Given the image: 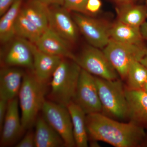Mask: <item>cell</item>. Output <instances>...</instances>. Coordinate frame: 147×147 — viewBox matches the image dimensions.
<instances>
[{"label": "cell", "mask_w": 147, "mask_h": 147, "mask_svg": "<svg viewBox=\"0 0 147 147\" xmlns=\"http://www.w3.org/2000/svg\"><path fill=\"white\" fill-rule=\"evenodd\" d=\"M75 62L95 76L109 80L120 78L103 50L92 45L84 47L80 55L76 56Z\"/></svg>", "instance_id": "8992f818"}, {"label": "cell", "mask_w": 147, "mask_h": 147, "mask_svg": "<svg viewBox=\"0 0 147 147\" xmlns=\"http://www.w3.org/2000/svg\"><path fill=\"white\" fill-rule=\"evenodd\" d=\"M23 0H16L0 19V41L5 44L14 38L16 35L15 26L21 11Z\"/></svg>", "instance_id": "ffe728a7"}, {"label": "cell", "mask_w": 147, "mask_h": 147, "mask_svg": "<svg viewBox=\"0 0 147 147\" xmlns=\"http://www.w3.org/2000/svg\"><path fill=\"white\" fill-rule=\"evenodd\" d=\"M34 125L35 147H65L62 138L42 116L37 117Z\"/></svg>", "instance_id": "e0dca14e"}, {"label": "cell", "mask_w": 147, "mask_h": 147, "mask_svg": "<svg viewBox=\"0 0 147 147\" xmlns=\"http://www.w3.org/2000/svg\"><path fill=\"white\" fill-rule=\"evenodd\" d=\"M16 147H35L34 131L30 129L24 138L18 143Z\"/></svg>", "instance_id": "484cf974"}, {"label": "cell", "mask_w": 147, "mask_h": 147, "mask_svg": "<svg viewBox=\"0 0 147 147\" xmlns=\"http://www.w3.org/2000/svg\"><path fill=\"white\" fill-rule=\"evenodd\" d=\"M60 5L49 7V27L69 43L76 42L79 36V28L69 11Z\"/></svg>", "instance_id": "30bf717a"}, {"label": "cell", "mask_w": 147, "mask_h": 147, "mask_svg": "<svg viewBox=\"0 0 147 147\" xmlns=\"http://www.w3.org/2000/svg\"><path fill=\"white\" fill-rule=\"evenodd\" d=\"M19 104L18 97L8 101L7 112L1 130V147L13 145L25 131L19 117Z\"/></svg>", "instance_id": "8fae6325"}, {"label": "cell", "mask_w": 147, "mask_h": 147, "mask_svg": "<svg viewBox=\"0 0 147 147\" xmlns=\"http://www.w3.org/2000/svg\"><path fill=\"white\" fill-rule=\"evenodd\" d=\"M86 124L91 140L115 147H147L145 129L130 121L121 122L102 113H92L86 115Z\"/></svg>", "instance_id": "6da1fadb"}, {"label": "cell", "mask_w": 147, "mask_h": 147, "mask_svg": "<svg viewBox=\"0 0 147 147\" xmlns=\"http://www.w3.org/2000/svg\"><path fill=\"white\" fill-rule=\"evenodd\" d=\"M72 18L90 45L100 49L108 45L110 39V27L81 13H75Z\"/></svg>", "instance_id": "9c48e42d"}, {"label": "cell", "mask_w": 147, "mask_h": 147, "mask_svg": "<svg viewBox=\"0 0 147 147\" xmlns=\"http://www.w3.org/2000/svg\"><path fill=\"white\" fill-rule=\"evenodd\" d=\"M146 48L143 45L127 44L110 39L102 50L120 79L125 81L129 66L134 61H140Z\"/></svg>", "instance_id": "5b68a950"}, {"label": "cell", "mask_w": 147, "mask_h": 147, "mask_svg": "<svg viewBox=\"0 0 147 147\" xmlns=\"http://www.w3.org/2000/svg\"><path fill=\"white\" fill-rule=\"evenodd\" d=\"M125 95L129 121L147 129V93L142 90L125 88Z\"/></svg>", "instance_id": "5bb4252c"}, {"label": "cell", "mask_w": 147, "mask_h": 147, "mask_svg": "<svg viewBox=\"0 0 147 147\" xmlns=\"http://www.w3.org/2000/svg\"><path fill=\"white\" fill-rule=\"evenodd\" d=\"M16 0H0V16H2L9 9Z\"/></svg>", "instance_id": "f1b7e54d"}, {"label": "cell", "mask_w": 147, "mask_h": 147, "mask_svg": "<svg viewBox=\"0 0 147 147\" xmlns=\"http://www.w3.org/2000/svg\"><path fill=\"white\" fill-rule=\"evenodd\" d=\"M117 8L118 21L131 26L140 28L147 18V8L142 5L125 3Z\"/></svg>", "instance_id": "7402d4cb"}, {"label": "cell", "mask_w": 147, "mask_h": 147, "mask_svg": "<svg viewBox=\"0 0 147 147\" xmlns=\"http://www.w3.org/2000/svg\"><path fill=\"white\" fill-rule=\"evenodd\" d=\"M46 84L38 81L32 71L24 74L18 95L24 130L30 129L34 125L38 114L42 110L45 100Z\"/></svg>", "instance_id": "7a4b0ae2"}, {"label": "cell", "mask_w": 147, "mask_h": 147, "mask_svg": "<svg viewBox=\"0 0 147 147\" xmlns=\"http://www.w3.org/2000/svg\"><path fill=\"white\" fill-rule=\"evenodd\" d=\"M4 63L9 67H24L33 69V55L30 41L21 38L15 40L5 57Z\"/></svg>", "instance_id": "9a60e30c"}, {"label": "cell", "mask_w": 147, "mask_h": 147, "mask_svg": "<svg viewBox=\"0 0 147 147\" xmlns=\"http://www.w3.org/2000/svg\"><path fill=\"white\" fill-rule=\"evenodd\" d=\"M8 102L7 100L0 99V130L2 128L7 112Z\"/></svg>", "instance_id": "83f0119b"}, {"label": "cell", "mask_w": 147, "mask_h": 147, "mask_svg": "<svg viewBox=\"0 0 147 147\" xmlns=\"http://www.w3.org/2000/svg\"><path fill=\"white\" fill-rule=\"evenodd\" d=\"M120 1H122L124 2L125 3L130 2L131 1L133 0H120Z\"/></svg>", "instance_id": "836d02e7"}, {"label": "cell", "mask_w": 147, "mask_h": 147, "mask_svg": "<svg viewBox=\"0 0 147 147\" xmlns=\"http://www.w3.org/2000/svg\"><path fill=\"white\" fill-rule=\"evenodd\" d=\"M67 107L71 117L76 146L88 147L89 137L86 124V114L73 101Z\"/></svg>", "instance_id": "ac0fdd59"}, {"label": "cell", "mask_w": 147, "mask_h": 147, "mask_svg": "<svg viewBox=\"0 0 147 147\" xmlns=\"http://www.w3.org/2000/svg\"><path fill=\"white\" fill-rule=\"evenodd\" d=\"M110 39L127 44L143 45L140 28L131 26L118 21L110 27Z\"/></svg>", "instance_id": "d6986e66"}, {"label": "cell", "mask_w": 147, "mask_h": 147, "mask_svg": "<svg viewBox=\"0 0 147 147\" xmlns=\"http://www.w3.org/2000/svg\"><path fill=\"white\" fill-rule=\"evenodd\" d=\"M140 31L144 39L147 40V22L145 21L140 27Z\"/></svg>", "instance_id": "4dcf8cb0"}, {"label": "cell", "mask_w": 147, "mask_h": 147, "mask_svg": "<svg viewBox=\"0 0 147 147\" xmlns=\"http://www.w3.org/2000/svg\"><path fill=\"white\" fill-rule=\"evenodd\" d=\"M49 7L37 0H29L21 11L43 32L49 27Z\"/></svg>", "instance_id": "44dd1931"}, {"label": "cell", "mask_w": 147, "mask_h": 147, "mask_svg": "<svg viewBox=\"0 0 147 147\" xmlns=\"http://www.w3.org/2000/svg\"><path fill=\"white\" fill-rule=\"evenodd\" d=\"M142 90L144 91L145 92H146L147 93V83L145 84L144 86V88H143Z\"/></svg>", "instance_id": "d6a6232c"}, {"label": "cell", "mask_w": 147, "mask_h": 147, "mask_svg": "<svg viewBox=\"0 0 147 147\" xmlns=\"http://www.w3.org/2000/svg\"><path fill=\"white\" fill-rule=\"evenodd\" d=\"M30 44L33 55L32 71L38 81L47 84L63 58L46 54L30 41Z\"/></svg>", "instance_id": "4fadbf2b"}, {"label": "cell", "mask_w": 147, "mask_h": 147, "mask_svg": "<svg viewBox=\"0 0 147 147\" xmlns=\"http://www.w3.org/2000/svg\"><path fill=\"white\" fill-rule=\"evenodd\" d=\"M40 2L43 3L50 7L53 5H60L62 6L63 5L64 0H37Z\"/></svg>", "instance_id": "f546056e"}, {"label": "cell", "mask_w": 147, "mask_h": 147, "mask_svg": "<svg viewBox=\"0 0 147 147\" xmlns=\"http://www.w3.org/2000/svg\"><path fill=\"white\" fill-rule=\"evenodd\" d=\"M125 88L129 90H142L147 82V67L140 61L132 63L129 67Z\"/></svg>", "instance_id": "cb8c5ba5"}, {"label": "cell", "mask_w": 147, "mask_h": 147, "mask_svg": "<svg viewBox=\"0 0 147 147\" xmlns=\"http://www.w3.org/2000/svg\"><path fill=\"white\" fill-rule=\"evenodd\" d=\"M41 111L43 117L62 138L65 146L76 147L72 120L67 107L45 100Z\"/></svg>", "instance_id": "52a82bcc"}, {"label": "cell", "mask_w": 147, "mask_h": 147, "mask_svg": "<svg viewBox=\"0 0 147 147\" xmlns=\"http://www.w3.org/2000/svg\"><path fill=\"white\" fill-rule=\"evenodd\" d=\"M73 101L86 115L102 113L95 76L82 69Z\"/></svg>", "instance_id": "ba28073f"}, {"label": "cell", "mask_w": 147, "mask_h": 147, "mask_svg": "<svg viewBox=\"0 0 147 147\" xmlns=\"http://www.w3.org/2000/svg\"><path fill=\"white\" fill-rule=\"evenodd\" d=\"M140 62H141L143 64H144L146 67H147V47L144 56V57L142 58V60L140 61Z\"/></svg>", "instance_id": "1f68e13d"}, {"label": "cell", "mask_w": 147, "mask_h": 147, "mask_svg": "<svg viewBox=\"0 0 147 147\" xmlns=\"http://www.w3.org/2000/svg\"><path fill=\"white\" fill-rule=\"evenodd\" d=\"M101 6L100 0H88L86 6L87 11L88 13H96L100 9Z\"/></svg>", "instance_id": "4316f807"}, {"label": "cell", "mask_w": 147, "mask_h": 147, "mask_svg": "<svg viewBox=\"0 0 147 147\" xmlns=\"http://www.w3.org/2000/svg\"><path fill=\"white\" fill-rule=\"evenodd\" d=\"M15 33L18 37L35 44L43 32L21 10L15 24Z\"/></svg>", "instance_id": "603a6c76"}, {"label": "cell", "mask_w": 147, "mask_h": 147, "mask_svg": "<svg viewBox=\"0 0 147 147\" xmlns=\"http://www.w3.org/2000/svg\"><path fill=\"white\" fill-rule=\"evenodd\" d=\"M25 73L15 67L2 68L0 71V99L9 101L17 97Z\"/></svg>", "instance_id": "2e32d148"}, {"label": "cell", "mask_w": 147, "mask_h": 147, "mask_svg": "<svg viewBox=\"0 0 147 147\" xmlns=\"http://www.w3.org/2000/svg\"><path fill=\"white\" fill-rule=\"evenodd\" d=\"M81 71L76 62L63 58L52 77L50 100L66 107L73 101Z\"/></svg>", "instance_id": "3957f363"}, {"label": "cell", "mask_w": 147, "mask_h": 147, "mask_svg": "<svg viewBox=\"0 0 147 147\" xmlns=\"http://www.w3.org/2000/svg\"><path fill=\"white\" fill-rule=\"evenodd\" d=\"M146 4L147 5V0H146Z\"/></svg>", "instance_id": "e575fe53"}, {"label": "cell", "mask_w": 147, "mask_h": 147, "mask_svg": "<svg viewBox=\"0 0 147 147\" xmlns=\"http://www.w3.org/2000/svg\"><path fill=\"white\" fill-rule=\"evenodd\" d=\"M95 79L102 115L117 120L128 119V104L123 80L120 78L106 80L96 76Z\"/></svg>", "instance_id": "277c9868"}, {"label": "cell", "mask_w": 147, "mask_h": 147, "mask_svg": "<svg viewBox=\"0 0 147 147\" xmlns=\"http://www.w3.org/2000/svg\"><path fill=\"white\" fill-rule=\"evenodd\" d=\"M88 0H64L62 6L68 11L81 13H88L86 9Z\"/></svg>", "instance_id": "d4e9b609"}, {"label": "cell", "mask_w": 147, "mask_h": 147, "mask_svg": "<svg viewBox=\"0 0 147 147\" xmlns=\"http://www.w3.org/2000/svg\"><path fill=\"white\" fill-rule=\"evenodd\" d=\"M70 43L48 27L35 44L46 54L75 61L76 56L71 51Z\"/></svg>", "instance_id": "7c38bea8"}]
</instances>
